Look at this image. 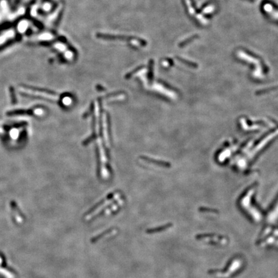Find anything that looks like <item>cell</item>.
Wrapping results in <instances>:
<instances>
[{
	"mask_svg": "<svg viewBox=\"0 0 278 278\" xmlns=\"http://www.w3.org/2000/svg\"><path fill=\"white\" fill-rule=\"evenodd\" d=\"M142 159H144V160L147 162H151L153 163H155V164L158 165V166H163V167H169L170 164L167 162H163V161H157V160H155L154 159H150L146 157V156H142L141 157Z\"/></svg>",
	"mask_w": 278,
	"mask_h": 278,
	"instance_id": "obj_1",
	"label": "cell"
},
{
	"mask_svg": "<svg viewBox=\"0 0 278 278\" xmlns=\"http://www.w3.org/2000/svg\"><path fill=\"white\" fill-rule=\"evenodd\" d=\"M171 225V224H167L166 225H163V226H162V227H158V228H155V229H149V230L147 231V232L149 233V234L159 232V231H163V230H166V229H168L169 227H170Z\"/></svg>",
	"mask_w": 278,
	"mask_h": 278,
	"instance_id": "obj_2",
	"label": "cell"
},
{
	"mask_svg": "<svg viewBox=\"0 0 278 278\" xmlns=\"http://www.w3.org/2000/svg\"><path fill=\"white\" fill-rule=\"evenodd\" d=\"M245 1H247V2H249L252 3V2H254V0H245Z\"/></svg>",
	"mask_w": 278,
	"mask_h": 278,
	"instance_id": "obj_3",
	"label": "cell"
}]
</instances>
